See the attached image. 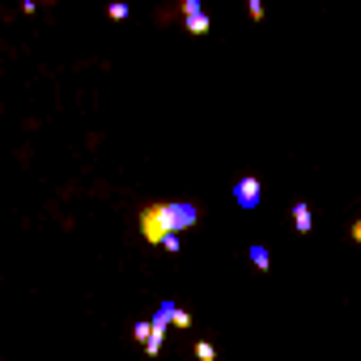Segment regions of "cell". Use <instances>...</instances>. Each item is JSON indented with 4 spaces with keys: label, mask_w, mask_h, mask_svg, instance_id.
<instances>
[{
    "label": "cell",
    "mask_w": 361,
    "mask_h": 361,
    "mask_svg": "<svg viewBox=\"0 0 361 361\" xmlns=\"http://www.w3.org/2000/svg\"><path fill=\"white\" fill-rule=\"evenodd\" d=\"M200 221V204L196 200H161V204H145L140 209V234L145 243H166L170 234H183Z\"/></svg>",
    "instance_id": "cell-1"
},
{
    "label": "cell",
    "mask_w": 361,
    "mask_h": 361,
    "mask_svg": "<svg viewBox=\"0 0 361 361\" xmlns=\"http://www.w3.org/2000/svg\"><path fill=\"white\" fill-rule=\"evenodd\" d=\"M259 192H264V183H259V174H243L238 183H234V204L238 209H259Z\"/></svg>",
    "instance_id": "cell-2"
},
{
    "label": "cell",
    "mask_w": 361,
    "mask_h": 361,
    "mask_svg": "<svg viewBox=\"0 0 361 361\" xmlns=\"http://www.w3.org/2000/svg\"><path fill=\"white\" fill-rule=\"evenodd\" d=\"M310 226H314L310 204H302V200H298V204H293V230H298V234H310Z\"/></svg>",
    "instance_id": "cell-3"
},
{
    "label": "cell",
    "mask_w": 361,
    "mask_h": 361,
    "mask_svg": "<svg viewBox=\"0 0 361 361\" xmlns=\"http://www.w3.org/2000/svg\"><path fill=\"white\" fill-rule=\"evenodd\" d=\"M209 26H213L209 13H188V18H183V30H188V35H209Z\"/></svg>",
    "instance_id": "cell-4"
},
{
    "label": "cell",
    "mask_w": 361,
    "mask_h": 361,
    "mask_svg": "<svg viewBox=\"0 0 361 361\" xmlns=\"http://www.w3.org/2000/svg\"><path fill=\"white\" fill-rule=\"evenodd\" d=\"M247 259H251V264H255L259 272H268V268H272V255H268V247H259V243H255V247L247 251Z\"/></svg>",
    "instance_id": "cell-5"
},
{
    "label": "cell",
    "mask_w": 361,
    "mask_h": 361,
    "mask_svg": "<svg viewBox=\"0 0 361 361\" xmlns=\"http://www.w3.org/2000/svg\"><path fill=\"white\" fill-rule=\"evenodd\" d=\"M196 361H217V348H213L209 340H200V344H196Z\"/></svg>",
    "instance_id": "cell-6"
},
{
    "label": "cell",
    "mask_w": 361,
    "mask_h": 361,
    "mask_svg": "<svg viewBox=\"0 0 361 361\" xmlns=\"http://www.w3.org/2000/svg\"><path fill=\"white\" fill-rule=\"evenodd\" d=\"M106 13H111V22H123V18H128L132 9H128V0H115V5H111Z\"/></svg>",
    "instance_id": "cell-7"
},
{
    "label": "cell",
    "mask_w": 361,
    "mask_h": 361,
    "mask_svg": "<svg viewBox=\"0 0 361 361\" xmlns=\"http://www.w3.org/2000/svg\"><path fill=\"white\" fill-rule=\"evenodd\" d=\"M247 13H251V22H264V13H268V9H264V0H251Z\"/></svg>",
    "instance_id": "cell-8"
},
{
    "label": "cell",
    "mask_w": 361,
    "mask_h": 361,
    "mask_svg": "<svg viewBox=\"0 0 361 361\" xmlns=\"http://www.w3.org/2000/svg\"><path fill=\"white\" fill-rule=\"evenodd\" d=\"M161 247H166V251H170V255H178V251H183V238H178V234H170V238H166V243H161Z\"/></svg>",
    "instance_id": "cell-9"
},
{
    "label": "cell",
    "mask_w": 361,
    "mask_h": 361,
    "mask_svg": "<svg viewBox=\"0 0 361 361\" xmlns=\"http://www.w3.org/2000/svg\"><path fill=\"white\" fill-rule=\"evenodd\" d=\"M132 336H136V340L145 344V340H149V323H136V327H132Z\"/></svg>",
    "instance_id": "cell-10"
},
{
    "label": "cell",
    "mask_w": 361,
    "mask_h": 361,
    "mask_svg": "<svg viewBox=\"0 0 361 361\" xmlns=\"http://www.w3.org/2000/svg\"><path fill=\"white\" fill-rule=\"evenodd\" d=\"M348 238H353V243H357V247H361V217H357V221H353V230H348Z\"/></svg>",
    "instance_id": "cell-11"
}]
</instances>
